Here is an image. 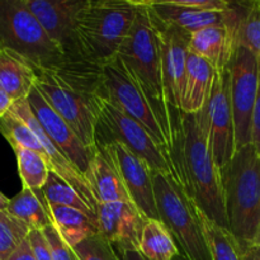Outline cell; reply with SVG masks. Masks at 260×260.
<instances>
[{"label":"cell","instance_id":"cell-21","mask_svg":"<svg viewBox=\"0 0 260 260\" xmlns=\"http://www.w3.org/2000/svg\"><path fill=\"white\" fill-rule=\"evenodd\" d=\"M84 177L98 205H106L118 201L132 202L123 184V180L117 173L116 168L101 150L95 152Z\"/></svg>","mask_w":260,"mask_h":260},{"label":"cell","instance_id":"cell-17","mask_svg":"<svg viewBox=\"0 0 260 260\" xmlns=\"http://www.w3.org/2000/svg\"><path fill=\"white\" fill-rule=\"evenodd\" d=\"M9 111H12L17 117H19L24 123H27V126L29 127L33 131V134L36 135V137H37L38 141H40L41 146H42L43 151H45L46 159H47L48 167H50L51 172L57 174L58 177H60L61 179L65 180L70 187H73L74 189L79 193V196L88 203L89 207L96 213L98 203H96L93 194H91V190L90 188H89L88 182H86L84 174L65 156V154H63V152L51 141L50 137L46 135V132L43 131L41 124L38 123L37 118H36L35 114H33L27 98L19 99V101L14 102L13 106L10 107Z\"/></svg>","mask_w":260,"mask_h":260},{"label":"cell","instance_id":"cell-9","mask_svg":"<svg viewBox=\"0 0 260 260\" xmlns=\"http://www.w3.org/2000/svg\"><path fill=\"white\" fill-rule=\"evenodd\" d=\"M197 116L205 128L213 159L217 167L222 169L236 154L229 69L216 71L210 98Z\"/></svg>","mask_w":260,"mask_h":260},{"label":"cell","instance_id":"cell-25","mask_svg":"<svg viewBox=\"0 0 260 260\" xmlns=\"http://www.w3.org/2000/svg\"><path fill=\"white\" fill-rule=\"evenodd\" d=\"M139 251L146 260H174L180 251L167 226L147 218L142 229Z\"/></svg>","mask_w":260,"mask_h":260},{"label":"cell","instance_id":"cell-43","mask_svg":"<svg viewBox=\"0 0 260 260\" xmlns=\"http://www.w3.org/2000/svg\"><path fill=\"white\" fill-rule=\"evenodd\" d=\"M253 248L255 249V251H256V253H258L259 255H260V248H258V246H253Z\"/></svg>","mask_w":260,"mask_h":260},{"label":"cell","instance_id":"cell-45","mask_svg":"<svg viewBox=\"0 0 260 260\" xmlns=\"http://www.w3.org/2000/svg\"><path fill=\"white\" fill-rule=\"evenodd\" d=\"M259 4H260V2H259Z\"/></svg>","mask_w":260,"mask_h":260},{"label":"cell","instance_id":"cell-35","mask_svg":"<svg viewBox=\"0 0 260 260\" xmlns=\"http://www.w3.org/2000/svg\"><path fill=\"white\" fill-rule=\"evenodd\" d=\"M251 145L255 147L260 156V71H259V89L256 96L255 107L253 112V122H251Z\"/></svg>","mask_w":260,"mask_h":260},{"label":"cell","instance_id":"cell-36","mask_svg":"<svg viewBox=\"0 0 260 260\" xmlns=\"http://www.w3.org/2000/svg\"><path fill=\"white\" fill-rule=\"evenodd\" d=\"M8 260H36L35 255L32 253V249H30L28 238Z\"/></svg>","mask_w":260,"mask_h":260},{"label":"cell","instance_id":"cell-37","mask_svg":"<svg viewBox=\"0 0 260 260\" xmlns=\"http://www.w3.org/2000/svg\"><path fill=\"white\" fill-rule=\"evenodd\" d=\"M13 103H14V102L10 99V96L8 95L4 91V89L0 86V117L4 116V114L9 111L10 107L13 106Z\"/></svg>","mask_w":260,"mask_h":260},{"label":"cell","instance_id":"cell-23","mask_svg":"<svg viewBox=\"0 0 260 260\" xmlns=\"http://www.w3.org/2000/svg\"><path fill=\"white\" fill-rule=\"evenodd\" d=\"M53 226L68 245H76L90 236L99 234L98 220L75 208L58 205H48Z\"/></svg>","mask_w":260,"mask_h":260},{"label":"cell","instance_id":"cell-38","mask_svg":"<svg viewBox=\"0 0 260 260\" xmlns=\"http://www.w3.org/2000/svg\"><path fill=\"white\" fill-rule=\"evenodd\" d=\"M122 260H146L139 250H124L119 253Z\"/></svg>","mask_w":260,"mask_h":260},{"label":"cell","instance_id":"cell-27","mask_svg":"<svg viewBox=\"0 0 260 260\" xmlns=\"http://www.w3.org/2000/svg\"><path fill=\"white\" fill-rule=\"evenodd\" d=\"M18 162V172L23 188L41 190L45 187L50 174V167L42 154L22 146H12Z\"/></svg>","mask_w":260,"mask_h":260},{"label":"cell","instance_id":"cell-22","mask_svg":"<svg viewBox=\"0 0 260 260\" xmlns=\"http://www.w3.org/2000/svg\"><path fill=\"white\" fill-rule=\"evenodd\" d=\"M37 80V73L32 63L13 51H0V86L13 102L25 99Z\"/></svg>","mask_w":260,"mask_h":260},{"label":"cell","instance_id":"cell-8","mask_svg":"<svg viewBox=\"0 0 260 260\" xmlns=\"http://www.w3.org/2000/svg\"><path fill=\"white\" fill-rule=\"evenodd\" d=\"M35 86L53 111L71 127L84 146L96 150V126H98L101 99L89 98L56 78L47 70H36Z\"/></svg>","mask_w":260,"mask_h":260},{"label":"cell","instance_id":"cell-39","mask_svg":"<svg viewBox=\"0 0 260 260\" xmlns=\"http://www.w3.org/2000/svg\"><path fill=\"white\" fill-rule=\"evenodd\" d=\"M244 260H260V255L255 251V249L251 248L244 250Z\"/></svg>","mask_w":260,"mask_h":260},{"label":"cell","instance_id":"cell-2","mask_svg":"<svg viewBox=\"0 0 260 260\" xmlns=\"http://www.w3.org/2000/svg\"><path fill=\"white\" fill-rule=\"evenodd\" d=\"M135 3L137 5L136 17L128 36L119 48L118 58L151 104L164 129L172 154L179 123L173 117L165 96L156 27L149 7L142 0Z\"/></svg>","mask_w":260,"mask_h":260},{"label":"cell","instance_id":"cell-26","mask_svg":"<svg viewBox=\"0 0 260 260\" xmlns=\"http://www.w3.org/2000/svg\"><path fill=\"white\" fill-rule=\"evenodd\" d=\"M196 206V205H194ZM212 260H244V250L229 229L217 225L196 206Z\"/></svg>","mask_w":260,"mask_h":260},{"label":"cell","instance_id":"cell-13","mask_svg":"<svg viewBox=\"0 0 260 260\" xmlns=\"http://www.w3.org/2000/svg\"><path fill=\"white\" fill-rule=\"evenodd\" d=\"M152 18L159 38L165 96L170 109L180 114V101L187 73L190 35L177 27L164 24L156 19L154 14Z\"/></svg>","mask_w":260,"mask_h":260},{"label":"cell","instance_id":"cell-1","mask_svg":"<svg viewBox=\"0 0 260 260\" xmlns=\"http://www.w3.org/2000/svg\"><path fill=\"white\" fill-rule=\"evenodd\" d=\"M172 161L177 180L192 202L217 225L229 229L221 169L213 159L197 113H180Z\"/></svg>","mask_w":260,"mask_h":260},{"label":"cell","instance_id":"cell-10","mask_svg":"<svg viewBox=\"0 0 260 260\" xmlns=\"http://www.w3.org/2000/svg\"><path fill=\"white\" fill-rule=\"evenodd\" d=\"M102 69L104 95L107 101H109V103L117 109L139 122L147 129L157 144L167 147L170 151L165 132L151 104L149 103L136 81L131 78L118 56L114 60L102 65Z\"/></svg>","mask_w":260,"mask_h":260},{"label":"cell","instance_id":"cell-3","mask_svg":"<svg viewBox=\"0 0 260 260\" xmlns=\"http://www.w3.org/2000/svg\"><path fill=\"white\" fill-rule=\"evenodd\" d=\"M229 230L243 250L251 248L260 225V156L253 145L236 151L221 169Z\"/></svg>","mask_w":260,"mask_h":260},{"label":"cell","instance_id":"cell-19","mask_svg":"<svg viewBox=\"0 0 260 260\" xmlns=\"http://www.w3.org/2000/svg\"><path fill=\"white\" fill-rule=\"evenodd\" d=\"M249 3L250 2H245L244 10L233 22L228 24L207 27L190 35V52L205 58L217 71L228 69L235 55L236 48L239 47V29L249 7Z\"/></svg>","mask_w":260,"mask_h":260},{"label":"cell","instance_id":"cell-29","mask_svg":"<svg viewBox=\"0 0 260 260\" xmlns=\"http://www.w3.org/2000/svg\"><path fill=\"white\" fill-rule=\"evenodd\" d=\"M29 226L10 215L8 211L0 212V260H8L27 240Z\"/></svg>","mask_w":260,"mask_h":260},{"label":"cell","instance_id":"cell-7","mask_svg":"<svg viewBox=\"0 0 260 260\" xmlns=\"http://www.w3.org/2000/svg\"><path fill=\"white\" fill-rule=\"evenodd\" d=\"M95 140L96 147L118 142L141 157L154 173L172 175L177 180L169 150L157 144L145 127L112 106L107 99H101L99 103Z\"/></svg>","mask_w":260,"mask_h":260},{"label":"cell","instance_id":"cell-6","mask_svg":"<svg viewBox=\"0 0 260 260\" xmlns=\"http://www.w3.org/2000/svg\"><path fill=\"white\" fill-rule=\"evenodd\" d=\"M154 193L160 221L189 260H212L200 218L182 185L172 175L154 173Z\"/></svg>","mask_w":260,"mask_h":260},{"label":"cell","instance_id":"cell-5","mask_svg":"<svg viewBox=\"0 0 260 260\" xmlns=\"http://www.w3.org/2000/svg\"><path fill=\"white\" fill-rule=\"evenodd\" d=\"M0 48L20 55L36 70L52 69L65 60L24 0H0Z\"/></svg>","mask_w":260,"mask_h":260},{"label":"cell","instance_id":"cell-15","mask_svg":"<svg viewBox=\"0 0 260 260\" xmlns=\"http://www.w3.org/2000/svg\"><path fill=\"white\" fill-rule=\"evenodd\" d=\"M99 234L116 249L139 250L142 229L147 218L132 202H118L98 205L96 207Z\"/></svg>","mask_w":260,"mask_h":260},{"label":"cell","instance_id":"cell-24","mask_svg":"<svg viewBox=\"0 0 260 260\" xmlns=\"http://www.w3.org/2000/svg\"><path fill=\"white\" fill-rule=\"evenodd\" d=\"M7 211L29 226L30 230H43L47 226L53 225L50 207L43 197L42 189L33 190L23 188L10 200Z\"/></svg>","mask_w":260,"mask_h":260},{"label":"cell","instance_id":"cell-32","mask_svg":"<svg viewBox=\"0 0 260 260\" xmlns=\"http://www.w3.org/2000/svg\"><path fill=\"white\" fill-rule=\"evenodd\" d=\"M79 260H122L116 249L101 235L90 236L74 248Z\"/></svg>","mask_w":260,"mask_h":260},{"label":"cell","instance_id":"cell-40","mask_svg":"<svg viewBox=\"0 0 260 260\" xmlns=\"http://www.w3.org/2000/svg\"><path fill=\"white\" fill-rule=\"evenodd\" d=\"M10 200L9 198L5 197L2 192H0V212L2 211H7L8 210V206H9Z\"/></svg>","mask_w":260,"mask_h":260},{"label":"cell","instance_id":"cell-11","mask_svg":"<svg viewBox=\"0 0 260 260\" xmlns=\"http://www.w3.org/2000/svg\"><path fill=\"white\" fill-rule=\"evenodd\" d=\"M228 69L236 151H239L251 144V122L258 96L260 62L248 48L239 46Z\"/></svg>","mask_w":260,"mask_h":260},{"label":"cell","instance_id":"cell-12","mask_svg":"<svg viewBox=\"0 0 260 260\" xmlns=\"http://www.w3.org/2000/svg\"><path fill=\"white\" fill-rule=\"evenodd\" d=\"M116 168L132 203L149 220H159L154 193V172L137 155L118 142L96 147Z\"/></svg>","mask_w":260,"mask_h":260},{"label":"cell","instance_id":"cell-16","mask_svg":"<svg viewBox=\"0 0 260 260\" xmlns=\"http://www.w3.org/2000/svg\"><path fill=\"white\" fill-rule=\"evenodd\" d=\"M27 101L38 123L41 124L46 135L50 137L51 141L83 174H85L98 149L93 150L84 146L71 127L53 111L52 107L41 95L36 86L27 96Z\"/></svg>","mask_w":260,"mask_h":260},{"label":"cell","instance_id":"cell-30","mask_svg":"<svg viewBox=\"0 0 260 260\" xmlns=\"http://www.w3.org/2000/svg\"><path fill=\"white\" fill-rule=\"evenodd\" d=\"M0 132L7 139L10 146H22L25 149H30L33 151L40 152L46 157L45 151L32 129L12 111H8L4 116L0 117Z\"/></svg>","mask_w":260,"mask_h":260},{"label":"cell","instance_id":"cell-34","mask_svg":"<svg viewBox=\"0 0 260 260\" xmlns=\"http://www.w3.org/2000/svg\"><path fill=\"white\" fill-rule=\"evenodd\" d=\"M28 241H29L30 249H32L36 260H52L50 245H48L42 230H30L29 235H28Z\"/></svg>","mask_w":260,"mask_h":260},{"label":"cell","instance_id":"cell-31","mask_svg":"<svg viewBox=\"0 0 260 260\" xmlns=\"http://www.w3.org/2000/svg\"><path fill=\"white\" fill-rule=\"evenodd\" d=\"M239 46L248 48L260 62V4L250 2L241 22L238 36Z\"/></svg>","mask_w":260,"mask_h":260},{"label":"cell","instance_id":"cell-18","mask_svg":"<svg viewBox=\"0 0 260 260\" xmlns=\"http://www.w3.org/2000/svg\"><path fill=\"white\" fill-rule=\"evenodd\" d=\"M150 8L156 19L167 25H173L193 35L207 27L228 24L241 14L245 2H231L226 12H201L178 7L173 0H142Z\"/></svg>","mask_w":260,"mask_h":260},{"label":"cell","instance_id":"cell-41","mask_svg":"<svg viewBox=\"0 0 260 260\" xmlns=\"http://www.w3.org/2000/svg\"><path fill=\"white\" fill-rule=\"evenodd\" d=\"M253 246H258V248H260V225H259L258 233H256L255 240H254V244H253Z\"/></svg>","mask_w":260,"mask_h":260},{"label":"cell","instance_id":"cell-28","mask_svg":"<svg viewBox=\"0 0 260 260\" xmlns=\"http://www.w3.org/2000/svg\"><path fill=\"white\" fill-rule=\"evenodd\" d=\"M42 193L47 205H58L75 208V210L81 211L85 215L98 220L96 213L89 207L88 203L79 196V193L51 170L47 182H46L45 187L42 188Z\"/></svg>","mask_w":260,"mask_h":260},{"label":"cell","instance_id":"cell-33","mask_svg":"<svg viewBox=\"0 0 260 260\" xmlns=\"http://www.w3.org/2000/svg\"><path fill=\"white\" fill-rule=\"evenodd\" d=\"M42 233L50 245L52 260H79L76 254L74 253V249L65 243L55 226H47L43 229Z\"/></svg>","mask_w":260,"mask_h":260},{"label":"cell","instance_id":"cell-4","mask_svg":"<svg viewBox=\"0 0 260 260\" xmlns=\"http://www.w3.org/2000/svg\"><path fill=\"white\" fill-rule=\"evenodd\" d=\"M136 12L134 0H85L76 27L81 57L98 65L114 60L131 30Z\"/></svg>","mask_w":260,"mask_h":260},{"label":"cell","instance_id":"cell-42","mask_svg":"<svg viewBox=\"0 0 260 260\" xmlns=\"http://www.w3.org/2000/svg\"><path fill=\"white\" fill-rule=\"evenodd\" d=\"M174 260H189V259H188L187 256H184V255H183L182 253H180L179 255H177V256H175Z\"/></svg>","mask_w":260,"mask_h":260},{"label":"cell","instance_id":"cell-44","mask_svg":"<svg viewBox=\"0 0 260 260\" xmlns=\"http://www.w3.org/2000/svg\"><path fill=\"white\" fill-rule=\"evenodd\" d=\"M0 51H2V48H0Z\"/></svg>","mask_w":260,"mask_h":260},{"label":"cell","instance_id":"cell-14","mask_svg":"<svg viewBox=\"0 0 260 260\" xmlns=\"http://www.w3.org/2000/svg\"><path fill=\"white\" fill-rule=\"evenodd\" d=\"M48 37L62 50L65 57H81L76 27L85 0H24Z\"/></svg>","mask_w":260,"mask_h":260},{"label":"cell","instance_id":"cell-20","mask_svg":"<svg viewBox=\"0 0 260 260\" xmlns=\"http://www.w3.org/2000/svg\"><path fill=\"white\" fill-rule=\"evenodd\" d=\"M216 71L217 70L205 58L189 51L180 101V113L196 114L205 107L211 95Z\"/></svg>","mask_w":260,"mask_h":260}]
</instances>
